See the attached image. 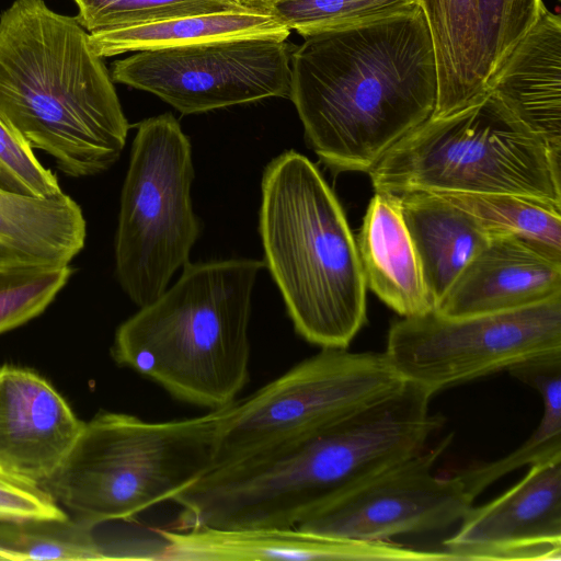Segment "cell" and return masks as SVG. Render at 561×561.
I'll return each mask as SVG.
<instances>
[{
  "instance_id": "cell-1",
  "label": "cell",
  "mask_w": 561,
  "mask_h": 561,
  "mask_svg": "<svg viewBox=\"0 0 561 561\" xmlns=\"http://www.w3.org/2000/svg\"><path fill=\"white\" fill-rule=\"evenodd\" d=\"M290 54V92L305 138L332 172H369L432 117L433 42L421 5L304 37Z\"/></svg>"
},
{
  "instance_id": "cell-2",
  "label": "cell",
  "mask_w": 561,
  "mask_h": 561,
  "mask_svg": "<svg viewBox=\"0 0 561 561\" xmlns=\"http://www.w3.org/2000/svg\"><path fill=\"white\" fill-rule=\"evenodd\" d=\"M433 394L404 381L314 433L211 469L172 502L182 528H291L337 494L427 444L444 424Z\"/></svg>"
},
{
  "instance_id": "cell-3",
  "label": "cell",
  "mask_w": 561,
  "mask_h": 561,
  "mask_svg": "<svg viewBox=\"0 0 561 561\" xmlns=\"http://www.w3.org/2000/svg\"><path fill=\"white\" fill-rule=\"evenodd\" d=\"M0 115L73 178L108 170L129 129L89 33L44 0H14L0 14Z\"/></svg>"
},
{
  "instance_id": "cell-4",
  "label": "cell",
  "mask_w": 561,
  "mask_h": 561,
  "mask_svg": "<svg viewBox=\"0 0 561 561\" xmlns=\"http://www.w3.org/2000/svg\"><path fill=\"white\" fill-rule=\"evenodd\" d=\"M264 262L190 263L179 279L116 330L114 360L176 400L229 405L249 381L252 291Z\"/></svg>"
},
{
  "instance_id": "cell-5",
  "label": "cell",
  "mask_w": 561,
  "mask_h": 561,
  "mask_svg": "<svg viewBox=\"0 0 561 561\" xmlns=\"http://www.w3.org/2000/svg\"><path fill=\"white\" fill-rule=\"evenodd\" d=\"M259 230L296 333L347 348L367 321L366 280L345 213L306 156L286 150L266 165Z\"/></svg>"
},
{
  "instance_id": "cell-6",
  "label": "cell",
  "mask_w": 561,
  "mask_h": 561,
  "mask_svg": "<svg viewBox=\"0 0 561 561\" xmlns=\"http://www.w3.org/2000/svg\"><path fill=\"white\" fill-rule=\"evenodd\" d=\"M231 404L163 422L101 412L83 423L42 488L90 528L128 520L172 501L213 469Z\"/></svg>"
},
{
  "instance_id": "cell-7",
  "label": "cell",
  "mask_w": 561,
  "mask_h": 561,
  "mask_svg": "<svg viewBox=\"0 0 561 561\" xmlns=\"http://www.w3.org/2000/svg\"><path fill=\"white\" fill-rule=\"evenodd\" d=\"M561 158L491 93L430 117L368 172L375 192L505 193L561 204Z\"/></svg>"
},
{
  "instance_id": "cell-8",
  "label": "cell",
  "mask_w": 561,
  "mask_h": 561,
  "mask_svg": "<svg viewBox=\"0 0 561 561\" xmlns=\"http://www.w3.org/2000/svg\"><path fill=\"white\" fill-rule=\"evenodd\" d=\"M192 146L171 113L139 123L121 193L115 275L139 308L183 267L201 233L193 210Z\"/></svg>"
},
{
  "instance_id": "cell-9",
  "label": "cell",
  "mask_w": 561,
  "mask_h": 561,
  "mask_svg": "<svg viewBox=\"0 0 561 561\" xmlns=\"http://www.w3.org/2000/svg\"><path fill=\"white\" fill-rule=\"evenodd\" d=\"M403 382L383 352L322 348L232 402L213 469L320 431Z\"/></svg>"
},
{
  "instance_id": "cell-10",
  "label": "cell",
  "mask_w": 561,
  "mask_h": 561,
  "mask_svg": "<svg viewBox=\"0 0 561 561\" xmlns=\"http://www.w3.org/2000/svg\"><path fill=\"white\" fill-rule=\"evenodd\" d=\"M409 382L432 394L561 353V295L530 306L465 317L433 310L393 322L383 352Z\"/></svg>"
},
{
  "instance_id": "cell-11",
  "label": "cell",
  "mask_w": 561,
  "mask_h": 561,
  "mask_svg": "<svg viewBox=\"0 0 561 561\" xmlns=\"http://www.w3.org/2000/svg\"><path fill=\"white\" fill-rule=\"evenodd\" d=\"M286 41L247 37L136 51L112 65L113 82L154 94L182 114L289 98Z\"/></svg>"
},
{
  "instance_id": "cell-12",
  "label": "cell",
  "mask_w": 561,
  "mask_h": 561,
  "mask_svg": "<svg viewBox=\"0 0 561 561\" xmlns=\"http://www.w3.org/2000/svg\"><path fill=\"white\" fill-rule=\"evenodd\" d=\"M450 437L386 466L306 517L297 528L318 535L389 541L459 523L472 507L460 478L433 474Z\"/></svg>"
},
{
  "instance_id": "cell-13",
  "label": "cell",
  "mask_w": 561,
  "mask_h": 561,
  "mask_svg": "<svg viewBox=\"0 0 561 561\" xmlns=\"http://www.w3.org/2000/svg\"><path fill=\"white\" fill-rule=\"evenodd\" d=\"M431 33L437 100L432 117L486 92L500 64L546 7L542 0H420Z\"/></svg>"
},
{
  "instance_id": "cell-14",
  "label": "cell",
  "mask_w": 561,
  "mask_h": 561,
  "mask_svg": "<svg viewBox=\"0 0 561 561\" xmlns=\"http://www.w3.org/2000/svg\"><path fill=\"white\" fill-rule=\"evenodd\" d=\"M456 560H561V459L529 466L444 541Z\"/></svg>"
},
{
  "instance_id": "cell-15",
  "label": "cell",
  "mask_w": 561,
  "mask_h": 561,
  "mask_svg": "<svg viewBox=\"0 0 561 561\" xmlns=\"http://www.w3.org/2000/svg\"><path fill=\"white\" fill-rule=\"evenodd\" d=\"M65 399L37 374L0 368V473L42 486L82 426Z\"/></svg>"
},
{
  "instance_id": "cell-16",
  "label": "cell",
  "mask_w": 561,
  "mask_h": 561,
  "mask_svg": "<svg viewBox=\"0 0 561 561\" xmlns=\"http://www.w3.org/2000/svg\"><path fill=\"white\" fill-rule=\"evenodd\" d=\"M163 540L158 560H398L430 561L420 551L389 541H369L318 535L291 528H217L193 526L158 530Z\"/></svg>"
},
{
  "instance_id": "cell-17",
  "label": "cell",
  "mask_w": 561,
  "mask_h": 561,
  "mask_svg": "<svg viewBox=\"0 0 561 561\" xmlns=\"http://www.w3.org/2000/svg\"><path fill=\"white\" fill-rule=\"evenodd\" d=\"M561 295V262L517 237L492 234L435 311L465 317L517 309Z\"/></svg>"
},
{
  "instance_id": "cell-18",
  "label": "cell",
  "mask_w": 561,
  "mask_h": 561,
  "mask_svg": "<svg viewBox=\"0 0 561 561\" xmlns=\"http://www.w3.org/2000/svg\"><path fill=\"white\" fill-rule=\"evenodd\" d=\"M486 92L561 158V19L546 7L489 80Z\"/></svg>"
},
{
  "instance_id": "cell-19",
  "label": "cell",
  "mask_w": 561,
  "mask_h": 561,
  "mask_svg": "<svg viewBox=\"0 0 561 561\" xmlns=\"http://www.w3.org/2000/svg\"><path fill=\"white\" fill-rule=\"evenodd\" d=\"M366 286L402 318L435 310L398 194L375 192L356 238Z\"/></svg>"
},
{
  "instance_id": "cell-20",
  "label": "cell",
  "mask_w": 561,
  "mask_h": 561,
  "mask_svg": "<svg viewBox=\"0 0 561 561\" xmlns=\"http://www.w3.org/2000/svg\"><path fill=\"white\" fill-rule=\"evenodd\" d=\"M85 237L82 209L70 196L0 188V267L69 265Z\"/></svg>"
},
{
  "instance_id": "cell-21",
  "label": "cell",
  "mask_w": 561,
  "mask_h": 561,
  "mask_svg": "<svg viewBox=\"0 0 561 561\" xmlns=\"http://www.w3.org/2000/svg\"><path fill=\"white\" fill-rule=\"evenodd\" d=\"M424 282L436 309L455 279L491 234L466 210L427 191L398 193Z\"/></svg>"
},
{
  "instance_id": "cell-22",
  "label": "cell",
  "mask_w": 561,
  "mask_h": 561,
  "mask_svg": "<svg viewBox=\"0 0 561 561\" xmlns=\"http://www.w3.org/2000/svg\"><path fill=\"white\" fill-rule=\"evenodd\" d=\"M289 34L290 30L266 10L234 5L221 11L89 33V39L94 53L104 58L233 38L286 41Z\"/></svg>"
},
{
  "instance_id": "cell-23",
  "label": "cell",
  "mask_w": 561,
  "mask_h": 561,
  "mask_svg": "<svg viewBox=\"0 0 561 561\" xmlns=\"http://www.w3.org/2000/svg\"><path fill=\"white\" fill-rule=\"evenodd\" d=\"M508 373L540 393L542 416L531 435L507 456L457 473L473 501L497 479L518 468L561 459V353L520 363Z\"/></svg>"
},
{
  "instance_id": "cell-24",
  "label": "cell",
  "mask_w": 561,
  "mask_h": 561,
  "mask_svg": "<svg viewBox=\"0 0 561 561\" xmlns=\"http://www.w3.org/2000/svg\"><path fill=\"white\" fill-rule=\"evenodd\" d=\"M433 193L476 217L491 236L517 237L561 262V204L505 193Z\"/></svg>"
},
{
  "instance_id": "cell-25",
  "label": "cell",
  "mask_w": 561,
  "mask_h": 561,
  "mask_svg": "<svg viewBox=\"0 0 561 561\" xmlns=\"http://www.w3.org/2000/svg\"><path fill=\"white\" fill-rule=\"evenodd\" d=\"M3 560H104L93 529L75 520L1 522Z\"/></svg>"
},
{
  "instance_id": "cell-26",
  "label": "cell",
  "mask_w": 561,
  "mask_h": 561,
  "mask_svg": "<svg viewBox=\"0 0 561 561\" xmlns=\"http://www.w3.org/2000/svg\"><path fill=\"white\" fill-rule=\"evenodd\" d=\"M420 0H282L265 10L299 35L319 33L380 19L407 10Z\"/></svg>"
},
{
  "instance_id": "cell-27",
  "label": "cell",
  "mask_w": 561,
  "mask_h": 561,
  "mask_svg": "<svg viewBox=\"0 0 561 561\" xmlns=\"http://www.w3.org/2000/svg\"><path fill=\"white\" fill-rule=\"evenodd\" d=\"M76 16L89 33L221 11L238 5L233 0H73Z\"/></svg>"
},
{
  "instance_id": "cell-28",
  "label": "cell",
  "mask_w": 561,
  "mask_h": 561,
  "mask_svg": "<svg viewBox=\"0 0 561 561\" xmlns=\"http://www.w3.org/2000/svg\"><path fill=\"white\" fill-rule=\"evenodd\" d=\"M71 274L70 265L0 267V333L42 313Z\"/></svg>"
},
{
  "instance_id": "cell-29",
  "label": "cell",
  "mask_w": 561,
  "mask_h": 561,
  "mask_svg": "<svg viewBox=\"0 0 561 561\" xmlns=\"http://www.w3.org/2000/svg\"><path fill=\"white\" fill-rule=\"evenodd\" d=\"M0 188L34 197L64 193L28 142L0 115Z\"/></svg>"
},
{
  "instance_id": "cell-30",
  "label": "cell",
  "mask_w": 561,
  "mask_h": 561,
  "mask_svg": "<svg viewBox=\"0 0 561 561\" xmlns=\"http://www.w3.org/2000/svg\"><path fill=\"white\" fill-rule=\"evenodd\" d=\"M67 519V513L42 486L0 473V523Z\"/></svg>"
},
{
  "instance_id": "cell-31",
  "label": "cell",
  "mask_w": 561,
  "mask_h": 561,
  "mask_svg": "<svg viewBox=\"0 0 561 561\" xmlns=\"http://www.w3.org/2000/svg\"><path fill=\"white\" fill-rule=\"evenodd\" d=\"M238 5L265 10L270 5L282 0H233Z\"/></svg>"
}]
</instances>
